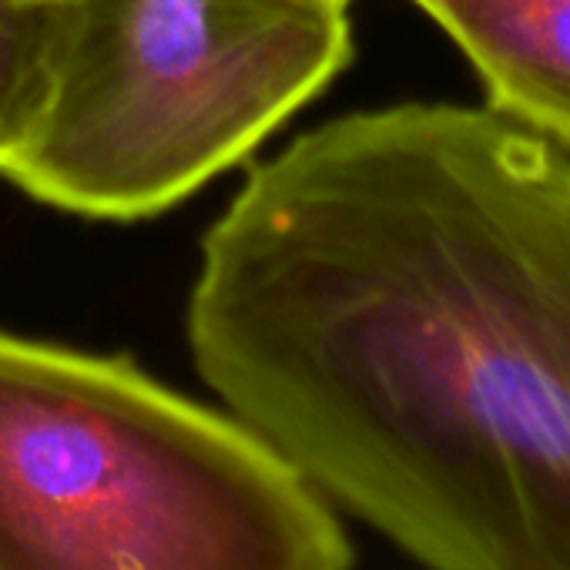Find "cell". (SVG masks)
Returning a JSON list of instances; mask_svg holds the SVG:
<instances>
[{"instance_id": "cell-4", "label": "cell", "mask_w": 570, "mask_h": 570, "mask_svg": "<svg viewBox=\"0 0 570 570\" xmlns=\"http://www.w3.org/2000/svg\"><path fill=\"white\" fill-rule=\"evenodd\" d=\"M470 58L490 108L570 148V0H413Z\"/></svg>"}, {"instance_id": "cell-2", "label": "cell", "mask_w": 570, "mask_h": 570, "mask_svg": "<svg viewBox=\"0 0 570 570\" xmlns=\"http://www.w3.org/2000/svg\"><path fill=\"white\" fill-rule=\"evenodd\" d=\"M340 510L232 413L0 333V570H350Z\"/></svg>"}, {"instance_id": "cell-3", "label": "cell", "mask_w": 570, "mask_h": 570, "mask_svg": "<svg viewBox=\"0 0 570 570\" xmlns=\"http://www.w3.org/2000/svg\"><path fill=\"white\" fill-rule=\"evenodd\" d=\"M353 0H71L41 121L4 171L145 218L238 165L350 61Z\"/></svg>"}, {"instance_id": "cell-5", "label": "cell", "mask_w": 570, "mask_h": 570, "mask_svg": "<svg viewBox=\"0 0 570 570\" xmlns=\"http://www.w3.org/2000/svg\"><path fill=\"white\" fill-rule=\"evenodd\" d=\"M68 11L71 0H0V175L41 121Z\"/></svg>"}, {"instance_id": "cell-1", "label": "cell", "mask_w": 570, "mask_h": 570, "mask_svg": "<svg viewBox=\"0 0 570 570\" xmlns=\"http://www.w3.org/2000/svg\"><path fill=\"white\" fill-rule=\"evenodd\" d=\"M208 390L426 570H570V158L493 108L336 118L212 225Z\"/></svg>"}]
</instances>
